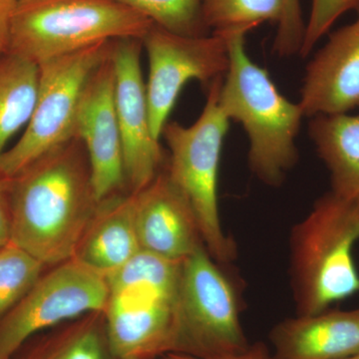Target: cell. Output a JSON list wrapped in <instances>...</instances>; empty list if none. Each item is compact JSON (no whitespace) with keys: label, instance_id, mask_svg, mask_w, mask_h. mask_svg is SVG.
Listing matches in <instances>:
<instances>
[{"label":"cell","instance_id":"3","mask_svg":"<svg viewBox=\"0 0 359 359\" xmlns=\"http://www.w3.org/2000/svg\"><path fill=\"white\" fill-rule=\"evenodd\" d=\"M290 273L297 316L327 311L359 292L353 249L359 203L328 192L292 229Z\"/></svg>","mask_w":359,"mask_h":359},{"label":"cell","instance_id":"16","mask_svg":"<svg viewBox=\"0 0 359 359\" xmlns=\"http://www.w3.org/2000/svg\"><path fill=\"white\" fill-rule=\"evenodd\" d=\"M141 250L135 221V194H116L99 203L73 259L107 276Z\"/></svg>","mask_w":359,"mask_h":359},{"label":"cell","instance_id":"10","mask_svg":"<svg viewBox=\"0 0 359 359\" xmlns=\"http://www.w3.org/2000/svg\"><path fill=\"white\" fill-rule=\"evenodd\" d=\"M148 57L146 94L151 128L158 140L180 93L197 80L210 86L229 69L228 45L223 35L189 36L153 25L142 39Z\"/></svg>","mask_w":359,"mask_h":359},{"label":"cell","instance_id":"21","mask_svg":"<svg viewBox=\"0 0 359 359\" xmlns=\"http://www.w3.org/2000/svg\"><path fill=\"white\" fill-rule=\"evenodd\" d=\"M145 16L153 25L189 36L211 34L203 20V0H114Z\"/></svg>","mask_w":359,"mask_h":359},{"label":"cell","instance_id":"1","mask_svg":"<svg viewBox=\"0 0 359 359\" xmlns=\"http://www.w3.org/2000/svg\"><path fill=\"white\" fill-rule=\"evenodd\" d=\"M11 180V242L45 266L72 259L100 203L83 143L72 139Z\"/></svg>","mask_w":359,"mask_h":359},{"label":"cell","instance_id":"20","mask_svg":"<svg viewBox=\"0 0 359 359\" xmlns=\"http://www.w3.org/2000/svg\"><path fill=\"white\" fill-rule=\"evenodd\" d=\"M285 0H203L205 27L214 34L248 33L264 22L280 23Z\"/></svg>","mask_w":359,"mask_h":359},{"label":"cell","instance_id":"7","mask_svg":"<svg viewBox=\"0 0 359 359\" xmlns=\"http://www.w3.org/2000/svg\"><path fill=\"white\" fill-rule=\"evenodd\" d=\"M242 311V290L230 266L217 262L202 245L182 263L171 353L212 359L244 351L250 344Z\"/></svg>","mask_w":359,"mask_h":359},{"label":"cell","instance_id":"2","mask_svg":"<svg viewBox=\"0 0 359 359\" xmlns=\"http://www.w3.org/2000/svg\"><path fill=\"white\" fill-rule=\"evenodd\" d=\"M245 34L223 35L229 69L219 87V105L230 121L242 124L248 135L252 173L266 185L278 187L299 160L295 140L304 111L299 103L278 91L268 71L250 59Z\"/></svg>","mask_w":359,"mask_h":359},{"label":"cell","instance_id":"23","mask_svg":"<svg viewBox=\"0 0 359 359\" xmlns=\"http://www.w3.org/2000/svg\"><path fill=\"white\" fill-rule=\"evenodd\" d=\"M358 6L359 0H313L299 51L302 57H308L313 47L342 14Z\"/></svg>","mask_w":359,"mask_h":359},{"label":"cell","instance_id":"19","mask_svg":"<svg viewBox=\"0 0 359 359\" xmlns=\"http://www.w3.org/2000/svg\"><path fill=\"white\" fill-rule=\"evenodd\" d=\"M23 359H115L105 314L91 313L49 328Z\"/></svg>","mask_w":359,"mask_h":359},{"label":"cell","instance_id":"17","mask_svg":"<svg viewBox=\"0 0 359 359\" xmlns=\"http://www.w3.org/2000/svg\"><path fill=\"white\" fill-rule=\"evenodd\" d=\"M309 135L330 171L332 192L359 203V114L316 116Z\"/></svg>","mask_w":359,"mask_h":359},{"label":"cell","instance_id":"29","mask_svg":"<svg viewBox=\"0 0 359 359\" xmlns=\"http://www.w3.org/2000/svg\"><path fill=\"white\" fill-rule=\"evenodd\" d=\"M20 1H30V0H18V2H20Z\"/></svg>","mask_w":359,"mask_h":359},{"label":"cell","instance_id":"25","mask_svg":"<svg viewBox=\"0 0 359 359\" xmlns=\"http://www.w3.org/2000/svg\"><path fill=\"white\" fill-rule=\"evenodd\" d=\"M18 0H0V55L11 49V25Z\"/></svg>","mask_w":359,"mask_h":359},{"label":"cell","instance_id":"12","mask_svg":"<svg viewBox=\"0 0 359 359\" xmlns=\"http://www.w3.org/2000/svg\"><path fill=\"white\" fill-rule=\"evenodd\" d=\"M76 137L83 143L88 156L97 200L101 202L119 194L126 179L115 106L112 51L90 77L84 90L78 110Z\"/></svg>","mask_w":359,"mask_h":359},{"label":"cell","instance_id":"26","mask_svg":"<svg viewBox=\"0 0 359 359\" xmlns=\"http://www.w3.org/2000/svg\"><path fill=\"white\" fill-rule=\"evenodd\" d=\"M164 359H200L192 358V356L184 355V354L168 353L163 356ZM212 359H276L273 353L269 351L268 347L261 342L250 344L244 351L238 353L229 354L222 358Z\"/></svg>","mask_w":359,"mask_h":359},{"label":"cell","instance_id":"30","mask_svg":"<svg viewBox=\"0 0 359 359\" xmlns=\"http://www.w3.org/2000/svg\"><path fill=\"white\" fill-rule=\"evenodd\" d=\"M151 359H159V358H151ZM162 359H164V358H162Z\"/></svg>","mask_w":359,"mask_h":359},{"label":"cell","instance_id":"14","mask_svg":"<svg viewBox=\"0 0 359 359\" xmlns=\"http://www.w3.org/2000/svg\"><path fill=\"white\" fill-rule=\"evenodd\" d=\"M356 11V20L332 33L306 67L299 102L304 117L359 108V6Z\"/></svg>","mask_w":359,"mask_h":359},{"label":"cell","instance_id":"28","mask_svg":"<svg viewBox=\"0 0 359 359\" xmlns=\"http://www.w3.org/2000/svg\"><path fill=\"white\" fill-rule=\"evenodd\" d=\"M342 359H359V353L353 354V355L348 356V358Z\"/></svg>","mask_w":359,"mask_h":359},{"label":"cell","instance_id":"6","mask_svg":"<svg viewBox=\"0 0 359 359\" xmlns=\"http://www.w3.org/2000/svg\"><path fill=\"white\" fill-rule=\"evenodd\" d=\"M224 77L208 87L204 109L195 123L168 122L162 137L170 152L165 169L192 208L205 248L217 262L231 266L237 248L222 226L218 198L219 161L230 124L219 105Z\"/></svg>","mask_w":359,"mask_h":359},{"label":"cell","instance_id":"15","mask_svg":"<svg viewBox=\"0 0 359 359\" xmlns=\"http://www.w3.org/2000/svg\"><path fill=\"white\" fill-rule=\"evenodd\" d=\"M276 359H342L359 353V306L280 321L269 334Z\"/></svg>","mask_w":359,"mask_h":359},{"label":"cell","instance_id":"24","mask_svg":"<svg viewBox=\"0 0 359 359\" xmlns=\"http://www.w3.org/2000/svg\"><path fill=\"white\" fill-rule=\"evenodd\" d=\"M306 23L302 20L301 1L285 0L283 18L278 25L273 51L278 56H290L299 53L304 40Z\"/></svg>","mask_w":359,"mask_h":359},{"label":"cell","instance_id":"9","mask_svg":"<svg viewBox=\"0 0 359 359\" xmlns=\"http://www.w3.org/2000/svg\"><path fill=\"white\" fill-rule=\"evenodd\" d=\"M109 299L106 276L70 259L39 280L0 318V359H11L32 335L75 320L104 313Z\"/></svg>","mask_w":359,"mask_h":359},{"label":"cell","instance_id":"5","mask_svg":"<svg viewBox=\"0 0 359 359\" xmlns=\"http://www.w3.org/2000/svg\"><path fill=\"white\" fill-rule=\"evenodd\" d=\"M153 25L114 0L20 1L11 25L9 52L39 65L100 42L142 41Z\"/></svg>","mask_w":359,"mask_h":359},{"label":"cell","instance_id":"22","mask_svg":"<svg viewBox=\"0 0 359 359\" xmlns=\"http://www.w3.org/2000/svg\"><path fill=\"white\" fill-rule=\"evenodd\" d=\"M44 266L13 243L0 248V318L32 290Z\"/></svg>","mask_w":359,"mask_h":359},{"label":"cell","instance_id":"18","mask_svg":"<svg viewBox=\"0 0 359 359\" xmlns=\"http://www.w3.org/2000/svg\"><path fill=\"white\" fill-rule=\"evenodd\" d=\"M39 67L16 54L0 55V156L29 122L39 92Z\"/></svg>","mask_w":359,"mask_h":359},{"label":"cell","instance_id":"13","mask_svg":"<svg viewBox=\"0 0 359 359\" xmlns=\"http://www.w3.org/2000/svg\"><path fill=\"white\" fill-rule=\"evenodd\" d=\"M134 194L142 250L168 261L183 262L205 245L192 208L165 168L146 188Z\"/></svg>","mask_w":359,"mask_h":359},{"label":"cell","instance_id":"11","mask_svg":"<svg viewBox=\"0 0 359 359\" xmlns=\"http://www.w3.org/2000/svg\"><path fill=\"white\" fill-rule=\"evenodd\" d=\"M142 47L140 39H123L114 40L112 48L116 112L130 193L140 192L164 169V150L151 128Z\"/></svg>","mask_w":359,"mask_h":359},{"label":"cell","instance_id":"8","mask_svg":"<svg viewBox=\"0 0 359 359\" xmlns=\"http://www.w3.org/2000/svg\"><path fill=\"white\" fill-rule=\"evenodd\" d=\"M113 42H100L39 65L34 110L20 140L0 156V176L15 178L47 153L77 138L82 95L90 77L110 55Z\"/></svg>","mask_w":359,"mask_h":359},{"label":"cell","instance_id":"27","mask_svg":"<svg viewBox=\"0 0 359 359\" xmlns=\"http://www.w3.org/2000/svg\"><path fill=\"white\" fill-rule=\"evenodd\" d=\"M11 243V218L7 216L4 200L0 193V248Z\"/></svg>","mask_w":359,"mask_h":359},{"label":"cell","instance_id":"4","mask_svg":"<svg viewBox=\"0 0 359 359\" xmlns=\"http://www.w3.org/2000/svg\"><path fill=\"white\" fill-rule=\"evenodd\" d=\"M182 262L141 250L106 276L105 314L115 359L159 358L173 351Z\"/></svg>","mask_w":359,"mask_h":359}]
</instances>
